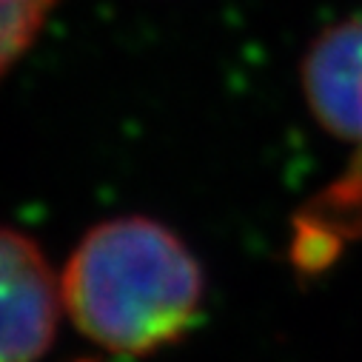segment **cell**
Listing matches in <instances>:
<instances>
[{"mask_svg": "<svg viewBox=\"0 0 362 362\" xmlns=\"http://www.w3.org/2000/svg\"><path fill=\"white\" fill-rule=\"evenodd\" d=\"M74 328L115 354H151L194 322L206 277L192 248L148 217H115L88 231L60 271Z\"/></svg>", "mask_w": 362, "mask_h": 362, "instance_id": "6da1fadb", "label": "cell"}, {"mask_svg": "<svg viewBox=\"0 0 362 362\" xmlns=\"http://www.w3.org/2000/svg\"><path fill=\"white\" fill-rule=\"evenodd\" d=\"M300 80L317 123L354 146L348 168L294 217V259L314 271L342 245L362 240V18L317 35L303 57Z\"/></svg>", "mask_w": 362, "mask_h": 362, "instance_id": "7a4b0ae2", "label": "cell"}, {"mask_svg": "<svg viewBox=\"0 0 362 362\" xmlns=\"http://www.w3.org/2000/svg\"><path fill=\"white\" fill-rule=\"evenodd\" d=\"M63 314L60 274L43 248L29 234L0 226V362H37Z\"/></svg>", "mask_w": 362, "mask_h": 362, "instance_id": "3957f363", "label": "cell"}, {"mask_svg": "<svg viewBox=\"0 0 362 362\" xmlns=\"http://www.w3.org/2000/svg\"><path fill=\"white\" fill-rule=\"evenodd\" d=\"M57 0H0V80L37 37Z\"/></svg>", "mask_w": 362, "mask_h": 362, "instance_id": "277c9868", "label": "cell"}]
</instances>
